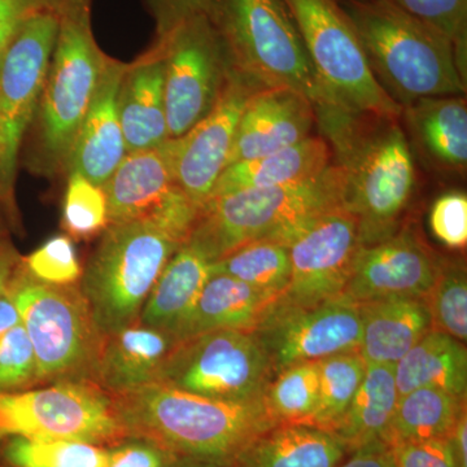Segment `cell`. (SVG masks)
<instances>
[{
	"mask_svg": "<svg viewBox=\"0 0 467 467\" xmlns=\"http://www.w3.org/2000/svg\"><path fill=\"white\" fill-rule=\"evenodd\" d=\"M21 2L26 3V5H32V3H30V0H21Z\"/></svg>",
	"mask_w": 467,
	"mask_h": 467,
	"instance_id": "cell-52",
	"label": "cell"
},
{
	"mask_svg": "<svg viewBox=\"0 0 467 467\" xmlns=\"http://www.w3.org/2000/svg\"><path fill=\"white\" fill-rule=\"evenodd\" d=\"M165 61L169 140L189 133L216 106L233 67L207 14L196 15L156 39Z\"/></svg>",
	"mask_w": 467,
	"mask_h": 467,
	"instance_id": "cell-13",
	"label": "cell"
},
{
	"mask_svg": "<svg viewBox=\"0 0 467 467\" xmlns=\"http://www.w3.org/2000/svg\"><path fill=\"white\" fill-rule=\"evenodd\" d=\"M30 3L32 7L50 9L58 16L66 12L91 8V0H30Z\"/></svg>",
	"mask_w": 467,
	"mask_h": 467,
	"instance_id": "cell-49",
	"label": "cell"
},
{
	"mask_svg": "<svg viewBox=\"0 0 467 467\" xmlns=\"http://www.w3.org/2000/svg\"><path fill=\"white\" fill-rule=\"evenodd\" d=\"M178 343L173 335L140 324L104 335L92 383L109 396L158 383Z\"/></svg>",
	"mask_w": 467,
	"mask_h": 467,
	"instance_id": "cell-21",
	"label": "cell"
},
{
	"mask_svg": "<svg viewBox=\"0 0 467 467\" xmlns=\"http://www.w3.org/2000/svg\"><path fill=\"white\" fill-rule=\"evenodd\" d=\"M430 226L438 241L451 248L463 250L467 244V198L465 192H448L434 202Z\"/></svg>",
	"mask_w": 467,
	"mask_h": 467,
	"instance_id": "cell-41",
	"label": "cell"
},
{
	"mask_svg": "<svg viewBox=\"0 0 467 467\" xmlns=\"http://www.w3.org/2000/svg\"><path fill=\"white\" fill-rule=\"evenodd\" d=\"M359 355L368 365H396L429 331L431 316L425 299L384 297L359 303Z\"/></svg>",
	"mask_w": 467,
	"mask_h": 467,
	"instance_id": "cell-23",
	"label": "cell"
},
{
	"mask_svg": "<svg viewBox=\"0 0 467 467\" xmlns=\"http://www.w3.org/2000/svg\"><path fill=\"white\" fill-rule=\"evenodd\" d=\"M183 243L147 220L107 226L79 281L101 335L138 324L150 290Z\"/></svg>",
	"mask_w": 467,
	"mask_h": 467,
	"instance_id": "cell-7",
	"label": "cell"
},
{
	"mask_svg": "<svg viewBox=\"0 0 467 467\" xmlns=\"http://www.w3.org/2000/svg\"><path fill=\"white\" fill-rule=\"evenodd\" d=\"M319 398L310 426L334 434L358 391L368 364L359 352L319 359Z\"/></svg>",
	"mask_w": 467,
	"mask_h": 467,
	"instance_id": "cell-34",
	"label": "cell"
},
{
	"mask_svg": "<svg viewBox=\"0 0 467 467\" xmlns=\"http://www.w3.org/2000/svg\"><path fill=\"white\" fill-rule=\"evenodd\" d=\"M426 303L431 316V330L466 343L467 276L462 260H441Z\"/></svg>",
	"mask_w": 467,
	"mask_h": 467,
	"instance_id": "cell-36",
	"label": "cell"
},
{
	"mask_svg": "<svg viewBox=\"0 0 467 467\" xmlns=\"http://www.w3.org/2000/svg\"><path fill=\"white\" fill-rule=\"evenodd\" d=\"M315 112L346 173L344 207L358 220L361 245L389 238L400 230L416 187V167L400 119L364 115L335 104Z\"/></svg>",
	"mask_w": 467,
	"mask_h": 467,
	"instance_id": "cell-1",
	"label": "cell"
},
{
	"mask_svg": "<svg viewBox=\"0 0 467 467\" xmlns=\"http://www.w3.org/2000/svg\"><path fill=\"white\" fill-rule=\"evenodd\" d=\"M389 448L396 467H467L457 459L451 438L393 442Z\"/></svg>",
	"mask_w": 467,
	"mask_h": 467,
	"instance_id": "cell-42",
	"label": "cell"
},
{
	"mask_svg": "<svg viewBox=\"0 0 467 467\" xmlns=\"http://www.w3.org/2000/svg\"><path fill=\"white\" fill-rule=\"evenodd\" d=\"M58 26L54 11L30 7L0 58V195L14 207L21 144L41 99Z\"/></svg>",
	"mask_w": 467,
	"mask_h": 467,
	"instance_id": "cell-11",
	"label": "cell"
},
{
	"mask_svg": "<svg viewBox=\"0 0 467 467\" xmlns=\"http://www.w3.org/2000/svg\"><path fill=\"white\" fill-rule=\"evenodd\" d=\"M348 454L337 467H396L391 448L382 439L368 441Z\"/></svg>",
	"mask_w": 467,
	"mask_h": 467,
	"instance_id": "cell-45",
	"label": "cell"
},
{
	"mask_svg": "<svg viewBox=\"0 0 467 467\" xmlns=\"http://www.w3.org/2000/svg\"><path fill=\"white\" fill-rule=\"evenodd\" d=\"M12 436L110 447L125 435L109 395L94 383L0 392V441Z\"/></svg>",
	"mask_w": 467,
	"mask_h": 467,
	"instance_id": "cell-12",
	"label": "cell"
},
{
	"mask_svg": "<svg viewBox=\"0 0 467 467\" xmlns=\"http://www.w3.org/2000/svg\"><path fill=\"white\" fill-rule=\"evenodd\" d=\"M402 11L447 36L466 67L467 0H389Z\"/></svg>",
	"mask_w": 467,
	"mask_h": 467,
	"instance_id": "cell-39",
	"label": "cell"
},
{
	"mask_svg": "<svg viewBox=\"0 0 467 467\" xmlns=\"http://www.w3.org/2000/svg\"><path fill=\"white\" fill-rule=\"evenodd\" d=\"M466 410V398L422 387L399 396L391 423L383 441H431L451 438L457 420Z\"/></svg>",
	"mask_w": 467,
	"mask_h": 467,
	"instance_id": "cell-31",
	"label": "cell"
},
{
	"mask_svg": "<svg viewBox=\"0 0 467 467\" xmlns=\"http://www.w3.org/2000/svg\"><path fill=\"white\" fill-rule=\"evenodd\" d=\"M109 450L107 467H175L180 461L156 442L142 438H125Z\"/></svg>",
	"mask_w": 467,
	"mask_h": 467,
	"instance_id": "cell-43",
	"label": "cell"
},
{
	"mask_svg": "<svg viewBox=\"0 0 467 467\" xmlns=\"http://www.w3.org/2000/svg\"><path fill=\"white\" fill-rule=\"evenodd\" d=\"M279 296L226 275H212L175 337L178 342L209 331H254Z\"/></svg>",
	"mask_w": 467,
	"mask_h": 467,
	"instance_id": "cell-24",
	"label": "cell"
},
{
	"mask_svg": "<svg viewBox=\"0 0 467 467\" xmlns=\"http://www.w3.org/2000/svg\"><path fill=\"white\" fill-rule=\"evenodd\" d=\"M173 140L126 153L104 183L109 223L147 220L186 242L199 209L177 186Z\"/></svg>",
	"mask_w": 467,
	"mask_h": 467,
	"instance_id": "cell-14",
	"label": "cell"
},
{
	"mask_svg": "<svg viewBox=\"0 0 467 467\" xmlns=\"http://www.w3.org/2000/svg\"><path fill=\"white\" fill-rule=\"evenodd\" d=\"M441 260L420 234L405 227L358 248L344 296L358 304L395 296L426 300Z\"/></svg>",
	"mask_w": 467,
	"mask_h": 467,
	"instance_id": "cell-18",
	"label": "cell"
},
{
	"mask_svg": "<svg viewBox=\"0 0 467 467\" xmlns=\"http://www.w3.org/2000/svg\"><path fill=\"white\" fill-rule=\"evenodd\" d=\"M16 208L12 207L0 195V236L9 235V230L16 223Z\"/></svg>",
	"mask_w": 467,
	"mask_h": 467,
	"instance_id": "cell-50",
	"label": "cell"
},
{
	"mask_svg": "<svg viewBox=\"0 0 467 467\" xmlns=\"http://www.w3.org/2000/svg\"><path fill=\"white\" fill-rule=\"evenodd\" d=\"M128 64L109 57L90 107L77 134L67 171H78L104 186L126 155L119 92Z\"/></svg>",
	"mask_w": 467,
	"mask_h": 467,
	"instance_id": "cell-20",
	"label": "cell"
},
{
	"mask_svg": "<svg viewBox=\"0 0 467 467\" xmlns=\"http://www.w3.org/2000/svg\"><path fill=\"white\" fill-rule=\"evenodd\" d=\"M333 158V150L324 137H308L278 152L229 165L217 181L211 198L241 190L304 182L330 167Z\"/></svg>",
	"mask_w": 467,
	"mask_h": 467,
	"instance_id": "cell-25",
	"label": "cell"
},
{
	"mask_svg": "<svg viewBox=\"0 0 467 467\" xmlns=\"http://www.w3.org/2000/svg\"><path fill=\"white\" fill-rule=\"evenodd\" d=\"M3 199H5V198H3ZM5 202H7V201H5ZM8 204H9V202H8ZM12 207H14V205H12ZM15 208H16V207H15Z\"/></svg>",
	"mask_w": 467,
	"mask_h": 467,
	"instance_id": "cell-53",
	"label": "cell"
},
{
	"mask_svg": "<svg viewBox=\"0 0 467 467\" xmlns=\"http://www.w3.org/2000/svg\"><path fill=\"white\" fill-rule=\"evenodd\" d=\"M409 131L436 167L465 171L467 104L462 95L423 98L402 109Z\"/></svg>",
	"mask_w": 467,
	"mask_h": 467,
	"instance_id": "cell-27",
	"label": "cell"
},
{
	"mask_svg": "<svg viewBox=\"0 0 467 467\" xmlns=\"http://www.w3.org/2000/svg\"><path fill=\"white\" fill-rule=\"evenodd\" d=\"M319 398L318 361L292 365L276 373L267 386L265 401L276 425H310Z\"/></svg>",
	"mask_w": 467,
	"mask_h": 467,
	"instance_id": "cell-35",
	"label": "cell"
},
{
	"mask_svg": "<svg viewBox=\"0 0 467 467\" xmlns=\"http://www.w3.org/2000/svg\"><path fill=\"white\" fill-rule=\"evenodd\" d=\"M164 84L165 61L156 47L126 67L119 92L126 153L169 140Z\"/></svg>",
	"mask_w": 467,
	"mask_h": 467,
	"instance_id": "cell-22",
	"label": "cell"
},
{
	"mask_svg": "<svg viewBox=\"0 0 467 467\" xmlns=\"http://www.w3.org/2000/svg\"><path fill=\"white\" fill-rule=\"evenodd\" d=\"M361 331L359 306L343 295L306 308L275 300L254 333L276 374L292 365L358 352Z\"/></svg>",
	"mask_w": 467,
	"mask_h": 467,
	"instance_id": "cell-15",
	"label": "cell"
},
{
	"mask_svg": "<svg viewBox=\"0 0 467 467\" xmlns=\"http://www.w3.org/2000/svg\"><path fill=\"white\" fill-rule=\"evenodd\" d=\"M346 173L334 162L304 182L214 196L199 211L187 242L212 263L257 241L288 245L303 227L344 205Z\"/></svg>",
	"mask_w": 467,
	"mask_h": 467,
	"instance_id": "cell-4",
	"label": "cell"
},
{
	"mask_svg": "<svg viewBox=\"0 0 467 467\" xmlns=\"http://www.w3.org/2000/svg\"><path fill=\"white\" fill-rule=\"evenodd\" d=\"M146 5L160 38L186 18L207 14L209 0H146Z\"/></svg>",
	"mask_w": 467,
	"mask_h": 467,
	"instance_id": "cell-44",
	"label": "cell"
},
{
	"mask_svg": "<svg viewBox=\"0 0 467 467\" xmlns=\"http://www.w3.org/2000/svg\"><path fill=\"white\" fill-rule=\"evenodd\" d=\"M90 20V9L60 15L57 43L34 115L33 167L45 175L67 174L77 134L109 60L95 41Z\"/></svg>",
	"mask_w": 467,
	"mask_h": 467,
	"instance_id": "cell-6",
	"label": "cell"
},
{
	"mask_svg": "<svg viewBox=\"0 0 467 467\" xmlns=\"http://www.w3.org/2000/svg\"><path fill=\"white\" fill-rule=\"evenodd\" d=\"M64 195L61 225L72 239L95 238L109 225V202L101 186L78 171H69Z\"/></svg>",
	"mask_w": 467,
	"mask_h": 467,
	"instance_id": "cell-37",
	"label": "cell"
},
{
	"mask_svg": "<svg viewBox=\"0 0 467 467\" xmlns=\"http://www.w3.org/2000/svg\"><path fill=\"white\" fill-rule=\"evenodd\" d=\"M212 275H230L281 297L291 279L290 248L281 242H252L213 263Z\"/></svg>",
	"mask_w": 467,
	"mask_h": 467,
	"instance_id": "cell-32",
	"label": "cell"
},
{
	"mask_svg": "<svg viewBox=\"0 0 467 467\" xmlns=\"http://www.w3.org/2000/svg\"><path fill=\"white\" fill-rule=\"evenodd\" d=\"M359 247L358 220L344 205L316 218L288 243L291 279L279 301L306 308L343 296Z\"/></svg>",
	"mask_w": 467,
	"mask_h": 467,
	"instance_id": "cell-16",
	"label": "cell"
},
{
	"mask_svg": "<svg viewBox=\"0 0 467 467\" xmlns=\"http://www.w3.org/2000/svg\"><path fill=\"white\" fill-rule=\"evenodd\" d=\"M21 259L23 257L18 254L9 235L0 236V295L7 290Z\"/></svg>",
	"mask_w": 467,
	"mask_h": 467,
	"instance_id": "cell-47",
	"label": "cell"
},
{
	"mask_svg": "<svg viewBox=\"0 0 467 467\" xmlns=\"http://www.w3.org/2000/svg\"><path fill=\"white\" fill-rule=\"evenodd\" d=\"M212 265L199 248L183 243L150 290L138 324L175 337L212 275Z\"/></svg>",
	"mask_w": 467,
	"mask_h": 467,
	"instance_id": "cell-26",
	"label": "cell"
},
{
	"mask_svg": "<svg viewBox=\"0 0 467 467\" xmlns=\"http://www.w3.org/2000/svg\"><path fill=\"white\" fill-rule=\"evenodd\" d=\"M371 72L401 109L423 98L466 92L453 43L389 0H342Z\"/></svg>",
	"mask_w": 467,
	"mask_h": 467,
	"instance_id": "cell-3",
	"label": "cell"
},
{
	"mask_svg": "<svg viewBox=\"0 0 467 467\" xmlns=\"http://www.w3.org/2000/svg\"><path fill=\"white\" fill-rule=\"evenodd\" d=\"M109 447L12 436L0 441V467H107Z\"/></svg>",
	"mask_w": 467,
	"mask_h": 467,
	"instance_id": "cell-33",
	"label": "cell"
},
{
	"mask_svg": "<svg viewBox=\"0 0 467 467\" xmlns=\"http://www.w3.org/2000/svg\"><path fill=\"white\" fill-rule=\"evenodd\" d=\"M399 400L395 365H368L364 380L334 435L347 451L384 438Z\"/></svg>",
	"mask_w": 467,
	"mask_h": 467,
	"instance_id": "cell-30",
	"label": "cell"
},
{
	"mask_svg": "<svg viewBox=\"0 0 467 467\" xmlns=\"http://www.w3.org/2000/svg\"><path fill=\"white\" fill-rule=\"evenodd\" d=\"M395 378L399 396L431 387L466 398L465 343L441 331H429L395 365Z\"/></svg>",
	"mask_w": 467,
	"mask_h": 467,
	"instance_id": "cell-29",
	"label": "cell"
},
{
	"mask_svg": "<svg viewBox=\"0 0 467 467\" xmlns=\"http://www.w3.org/2000/svg\"><path fill=\"white\" fill-rule=\"evenodd\" d=\"M39 387L38 367L26 327L18 322L0 340V392Z\"/></svg>",
	"mask_w": 467,
	"mask_h": 467,
	"instance_id": "cell-40",
	"label": "cell"
},
{
	"mask_svg": "<svg viewBox=\"0 0 467 467\" xmlns=\"http://www.w3.org/2000/svg\"><path fill=\"white\" fill-rule=\"evenodd\" d=\"M21 322L20 316L7 291L0 295V340L5 334Z\"/></svg>",
	"mask_w": 467,
	"mask_h": 467,
	"instance_id": "cell-48",
	"label": "cell"
},
{
	"mask_svg": "<svg viewBox=\"0 0 467 467\" xmlns=\"http://www.w3.org/2000/svg\"><path fill=\"white\" fill-rule=\"evenodd\" d=\"M21 264L33 278L48 285L78 284L84 272L75 243L67 235L52 236Z\"/></svg>",
	"mask_w": 467,
	"mask_h": 467,
	"instance_id": "cell-38",
	"label": "cell"
},
{
	"mask_svg": "<svg viewBox=\"0 0 467 467\" xmlns=\"http://www.w3.org/2000/svg\"><path fill=\"white\" fill-rule=\"evenodd\" d=\"M30 7L21 0H0V58Z\"/></svg>",
	"mask_w": 467,
	"mask_h": 467,
	"instance_id": "cell-46",
	"label": "cell"
},
{
	"mask_svg": "<svg viewBox=\"0 0 467 467\" xmlns=\"http://www.w3.org/2000/svg\"><path fill=\"white\" fill-rule=\"evenodd\" d=\"M319 81L335 106L400 119L402 109L371 72L358 34L340 0H284Z\"/></svg>",
	"mask_w": 467,
	"mask_h": 467,
	"instance_id": "cell-9",
	"label": "cell"
},
{
	"mask_svg": "<svg viewBox=\"0 0 467 467\" xmlns=\"http://www.w3.org/2000/svg\"><path fill=\"white\" fill-rule=\"evenodd\" d=\"M5 291L32 342L39 387L92 383L104 335L95 324L79 282L43 284L20 263Z\"/></svg>",
	"mask_w": 467,
	"mask_h": 467,
	"instance_id": "cell-8",
	"label": "cell"
},
{
	"mask_svg": "<svg viewBox=\"0 0 467 467\" xmlns=\"http://www.w3.org/2000/svg\"><path fill=\"white\" fill-rule=\"evenodd\" d=\"M109 398L125 438L156 442L182 460L232 465L276 426L264 399L214 400L161 383Z\"/></svg>",
	"mask_w": 467,
	"mask_h": 467,
	"instance_id": "cell-2",
	"label": "cell"
},
{
	"mask_svg": "<svg viewBox=\"0 0 467 467\" xmlns=\"http://www.w3.org/2000/svg\"><path fill=\"white\" fill-rule=\"evenodd\" d=\"M315 124V106L306 95L285 88H259L239 119L229 165L295 146L310 137Z\"/></svg>",
	"mask_w": 467,
	"mask_h": 467,
	"instance_id": "cell-19",
	"label": "cell"
},
{
	"mask_svg": "<svg viewBox=\"0 0 467 467\" xmlns=\"http://www.w3.org/2000/svg\"><path fill=\"white\" fill-rule=\"evenodd\" d=\"M348 456L339 439L310 425H276L257 436L233 467H337Z\"/></svg>",
	"mask_w": 467,
	"mask_h": 467,
	"instance_id": "cell-28",
	"label": "cell"
},
{
	"mask_svg": "<svg viewBox=\"0 0 467 467\" xmlns=\"http://www.w3.org/2000/svg\"><path fill=\"white\" fill-rule=\"evenodd\" d=\"M175 467H233V465H221V463H209L201 462V461L180 459Z\"/></svg>",
	"mask_w": 467,
	"mask_h": 467,
	"instance_id": "cell-51",
	"label": "cell"
},
{
	"mask_svg": "<svg viewBox=\"0 0 467 467\" xmlns=\"http://www.w3.org/2000/svg\"><path fill=\"white\" fill-rule=\"evenodd\" d=\"M207 15L233 69L252 84L291 88L306 95L315 109L334 104L284 0H209Z\"/></svg>",
	"mask_w": 467,
	"mask_h": 467,
	"instance_id": "cell-5",
	"label": "cell"
},
{
	"mask_svg": "<svg viewBox=\"0 0 467 467\" xmlns=\"http://www.w3.org/2000/svg\"><path fill=\"white\" fill-rule=\"evenodd\" d=\"M275 376L254 331L216 330L178 343L158 383L214 400L251 401L264 399Z\"/></svg>",
	"mask_w": 467,
	"mask_h": 467,
	"instance_id": "cell-10",
	"label": "cell"
},
{
	"mask_svg": "<svg viewBox=\"0 0 467 467\" xmlns=\"http://www.w3.org/2000/svg\"><path fill=\"white\" fill-rule=\"evenodd\" d=\"M259 88L233 69L213 109L189 133L171 140L175 182L199 211L229 167L239 119Z\"/></svg>",
	"mask_w": 467,
	"mask_h": 467,
	"instance_id": "cell-17",
	"label": "cell"
}]
</instances>
